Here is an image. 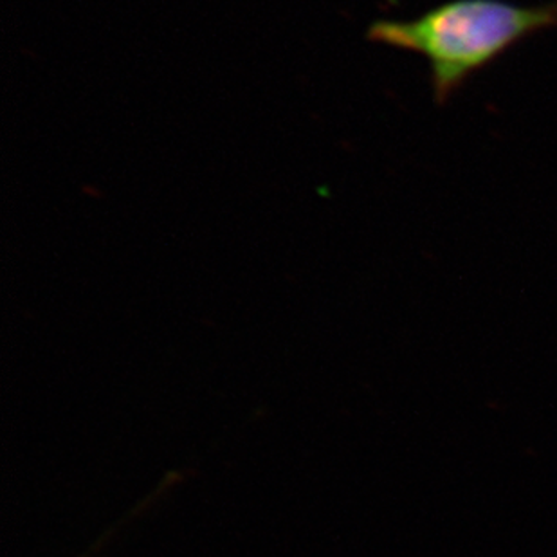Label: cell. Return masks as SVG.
<instances>
[{
    "instance_id": "1",
    "label": "cell",
    "mask_w": 557,
    "mask_h": 557,
    "mask_svg": "<svg viewBox=\"0 0 557 557\" xmlns=\"http://www.w3.org/2000/svg\"><path fill=\"white\" fill-rule=\"evenodd\" d=\"M557 26V4L520 8L504 0H455L416 21H377L367 37L421 53L432 63L436 100L521 38Z\"/></svg>"
}]
</instances>
